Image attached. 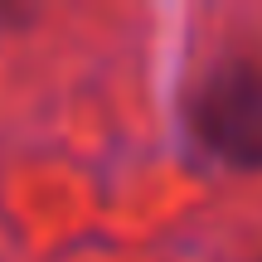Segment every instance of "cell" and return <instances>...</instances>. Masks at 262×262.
<instances>
[{
    "label": "cell",
    "mask_w": 262,
    "mask_h": 262,
    "mask_svg": "<svg viewBox=\"0 0 262 262\" xmlns=\"http://www.w3.org/2000/svg\"><path fill=\"white\" fill-rule=\"evenodd\" d=\"M194 126L233 165H262V68L228 63L204 78L194 97Z\"/></svg>",
    "instance_id": "6da1fadb"
}]
</instances>
